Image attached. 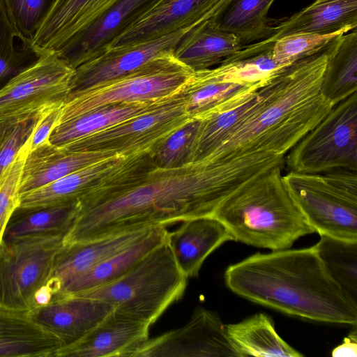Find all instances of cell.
Wrapping results in <instances>:
<instances>
[{
  "instance_id": "cell-24",
  "label": "cell",
  "mask_w": 357,
  "mask_h": 357,
  "mask_svg": "<svg viewBox=\"0 0 357 357\" xmlns=\"http://www.w3.org/2000/svg\"><path fill=\"white\" fill-rule=\"evenodd\" d=\"M126 158V156L115 155L20 194L17 209L35 210L76 202L119 167Z\"/></svg>"
},
{
  "instance_id": "cell-7",
  "label": "cell",
  "mask_w": 357,
  "mask_h": 357,
  "mask_svg": "<svg viewBox=\"0 0 357 357\" xmlns=\"http://www.w3.org/2000/svg\"><path fill=\"white\" fill-rule=\"evenodd\" d=\"M192 71L173 54L157 57L132 72L85 91L70 93L56 122L66 121L111 104L155 101L177 93Z\"/></svg>"
},
{
  "instance_id": "cell-22",
  "label": "cell",
  "mask_w": 357,
  "mask_h": 357,
  "mask_svg": "<svg viewBox=\"0 0 357 357\" xmlns=\"http://www.w3.org/2000/svg\"><path fill=\"white\" fill-rule=\"evenodd\" d=\"M63 346L58 336L32 318L29 310L0 302L1 357H55Z\"/></svg>"
},
{
  "instance_id": "cell-6",
  "label": "cell",
  "mask_w": 357,
  "mask_h": 357,
  "mask_svg": "<svg viewBox=\"0 0 357 357\" xmlns=\"http://www.w3.org/2000/svg\"><path fill=\"white\" fill-rule=\"evenodd\" d=\"M282 181L314 232L357 241V172L340 169L321 174L290 171Z\"/></svg>"
},
{
  "instance_id": "cell-25",
  "label": "cell",
  "mask_w": 357,
  "mask_h": 357,
  "mask_svg": "<svg viewBox=\"0 0 357 357\" xmlns=\"http://www.w3.org/2000/svg\"><path fill=\"white\" fill-rule=\"evenodd\" d=\"M357 28V0H331L313 3L272 26L266 39L273 42L297 33L328 34Z\"/></svg>"
},
{
  "instance_id": "cell-28",
  "label": "cell",
  "mask_w": 357,
  "mask_h": 357,
  "mask_svg": "<svg viewBox=\"0 0 357 357\" xmlns=\"http://www.w3.org/2000/svg\"><path fill=\"white\" fill-rule=\"evenodd\" d=\"M169 98L155 101L111 104L76 118L56 122L48 141L58 146H66L151 110Z\"/></svg>"
},
{
  "instance_id": "cell-40",
  "label": "cell",
  "mask_w": 357,
  "mask_h": 357,
  "mask_svg": "<svg viewBox=\"0 0 357 357\" xmlns=\"http://www.w3.org/2000/svg\"><path fill=\"white\" fill-rule=\"evenodd\" d=\"M45 111L20 119L6 136L0 146V176L29 140Z\"/></svg>"
},
{
  "instance_id": "cell-34",
  "label": "cell",
  "mask_w": 357,
  "mask_h": 357,
  "mask_svg": "<svg viewBox=\"0 0 357 357\" xmlns=\"http://www.w3.org/2000/svg\"><path fill=\"white\" fill-rule=\"evenodd\" d=\"M77 212V202L35 210L16 209L4 232L3 240L46 232L67 234Z\"/></svg>"
},
{
  "instance_id": "cell-13",
  "label": "cell",
  "mask_w": 357,
  "mask_h": 357,
  "mask_svg": "<svg viewBox=\"0 0 357 357\" xmlns=\"http://www.w3.org/2000/svg\"><path fill=\"white\" fill-rule=\"evenodd\" d=\"M267 79L261 81L242 60L227 58L218 67L192 72L181 95L190 117L201 120L230 100L262 86Z\"/></svg>"
},
{
  "instance_id": "cell-14",
  "label": "cell",
  "mask_w": 357,
  "mask_h": 357,
  "mask_svg": "<svg viewBox=\"0 0 357 357\" xmlns=\"http://www.w3.org/2000/svg\"><path fill=\"white\" fill-rule=\"evenodd\" d=\"M198 24L178 29L155 39L108 49L101 55L75 69L70 93L81 92L121 77L152 59L173 54L182 38Z\"/></svg>"
},
{
  "instance_id": "cell-42",
  "label": "cell",
  "mask_w": 357,
  "mask_h": 357,
  "mask_svg": "<svg viewBox=\"0 0 357 357\" xmlns=\"http://www.w3.org/2000/svg\"><path fill=\"white\" fill-rule=\"evenodd\" d=\"M348 337L344 339L343 342L335 347L332 351L333 356L356 357L357 356V331L356 325Z\"/></svg>"
},
{
  "instance_id": "cell-35",
  "label": "cell",
  "mask_w": 357,
  "mask_h": 357,
  "mask_svg": "<svg viewBox=\"0 0 357 357\" xmlns=\"http://www.w3.org/2000/svg\"><path fill=\"white\" fill-rule=\"evenodd\" d=\"M350 31L344 29L328 34L297 33L284 36L273 41V58L278 64L289 66L317 53L339 36Z\"/></svg>"
},
{
  "instance_id": "cell-27",
  "label": "cell",
  "mask_w": 357,
  "mask_h": 357,
  "mask_svg": "<svg viewBox=\"0 0 357 357\" xmlns=\"http://www.w3.org/2000/svg\"><path fill=\"white\" fill-rule=\"evenodd\" d=\"M210 19L190 31L174 51L176 59L193 72L220 64L245 46L235 35L216 28Z\"/></svg>"
},
{
  "instance_id": "cell-33",
  "label": "cell",
  "mask_w": 357,
  "mask_h": 357,
  "mask_svg": "<svg viewBox=\"0 0 357 357\" xmlns=\"http://www.w3.org/2000/svg\"><path fill=\"white\" fill-rule=\"evenodd\" d=\"M313 247L331 277L357 302V241L320 235Z\"/></svg>"
},
{
  "instance_id": "cell-19",
  "label": "cell",
  "mask_w": 357,
  "mask_h": 357,
  "mask_svg": "<svg viewBox=\"0 0 357 357\" xmlns=\"http://www.w3.org/2000/svg\"><path fill=\"white\" fill-rule=\"evenodd\" d=\"M152 228L63 245L54 259L44 287L52 297L67 283L128 248L145 236Z\"/></svg>"
},
{
  "instance_id": "cell-11",
  "label": "cell",
  "mask_w": 357,
  "mask_h": 357,
  "mask_svg": "<svg viewBox=\"0 0 357 357\" xmlns=\"http://www.w3.org/2000/svg\"><path fill=\"white\" fill-rule=\"evenodd\" d=\"M36 57L0 88V119L43 112L63 104L70 95L75 68L55 53Z\"/></svg>"
},
{
  "instance_id": "cell-37",
  "label": "cell",
  "mask_w": 357,
  "mask_h": 357,
  "mask_svg": "<svg viewBox=\"0 0 357 357\" xmlns=\"http://www.w3.org/2000/svg\"><path fill=\"white\" fill-rule=\"evenodd\" d=\"M54 0H3L9 20L23 46L31 43Z\"/></svg>"
},
{
  "instance_id": "cell-39",
  "label": "cell",
  "mask_w": 357,
  "mask_h": 357,
  "mask_svg": "<svg viewBox=\"0 0 357 357\" xmlns=\"http://www.w3.org/2000/svg\"><path fill=\"white\" fill-rule=\"evenodd\" d=\"M17 34L11 24L4 7L0 0V84L20 72L26 59L34 54L31 49L22 45L17 49L14 38Z\"/></svg>"
},
{
  "instance_id": "cell-30",
  "label": "cell",
  "mask_w": 357,
  "mask_h": 357,
  "mask_svg": "<svg viewBox=\"0 0 357 357\" xmlns=\"http://www.w3.org/2000/svg\"><path fill=\"white\" fill-rule=\"evenodd\" d=\"M260 87L230 100L199 120L192 146V162L204 160L225 139L253 107Z\"/></svg>"
},
{
  "instance_id": "cell-38",
  "label": "cell",
  "mask_w": 357,
  "mask_h": 357,
  "mask_svg": "<svg viewBox=\"0 0 357 357\" xmlns=\"http://www.w3.org/2000/svg\"><path fill=\"white\" fill-rule=\"evenodd\" d=\"M31 137L0 176V245L6 226L19 206V186Z\"/></svg>"
},
{
  "instance_id": "cell-44",
  "label": "cell",
  "mask_w": 357,
  "mask_h": 357,
  "mask_svg": "<svg viewBox=\"0 0 357 357\" xmlns=\"http://www.w3.org/2000/svg\"><path fill=\"white\" fill-rule=\"evenodd\" d=\"M331 1V0H314V3H321L323 1Z\"/></svg>"
},
{
  "instance_id": "cell-10",
  "label": "cell",
  "mask_w": 357,
  "mask_h": 357,
  "mask_svg": "<svg viewBox=\"0 0 357 357\" xmlns=\"http://www.w3.org/2000/svg\"><path fill=\"white\" fill-rule=\"evenodd\" d=\"M190 120L180 90L151 110L61 147L74 151H112L126 157L151 153Z\"/></svg>"
},
{
  "instance_id": "cell-31",
  "label": "cell",
  "mask_w": 357,
  "mask_h": 357,
  "mask_svg": "<svg viewBox=\"0 0 357 357\" xmlns=\"http://www.w3.org/2000/svg\"><path fill=\"white\" fill-rule=\"evenodd\" d=\"M357 91V31L346 33L328 46L321 92L334 105Z\"/></svg>"
},
{
  "instance_id": "cell-26",
  "label": "cell",
  "mask_w": 357,
  "mask_h": 357,
  "mask_svg": "<svg viewBox=\"0 0 357 357\" xmlns=\"http://www.w3.org/2000/svg\"><path fill=\"white\" fill-rule=\"evenodd\" d=\"M167 232L165 226L153 227L145 236L128 248L67 283L52 297V299L79 294L115 280L163 243Z\"/></svg>"
},
{
  "instance_id": "cell-17",
  "label": "cell",
  "mask_w": 357,
  "mask_h": 357,
  "mask_svg": "<svg viewBox=\"0 0 357 357\" xmlns=\"http://www.w3.org/2000/svg\"><path fill=\"white\" fill-rule=\"evenodd\" d=\"M149 328L113 310L81 339L61 347L55 357H130L149 338Z\"/></svg>"
},
{
  "instance_id": "cell-5",
  "label": "cell",
  "mask_w": 357,
  "mask_h": 357,
  "mask_svg": "<svg viewBox=\"0 0 357 357\" xmlns=\"http://www.w3.org/2000/svg\"><path fill=\"white\" fill-rule=\"evenodd\" d=\"M188 279L165 239L119 278L77 295L104 301L114 311L151 326L183 297Z\"/></svg>"
},
{
  "instance_id": "cell-43",
  "label": "cell",
  "mask_w": 357,
  "mask_h": 357,
  "mask_svg": "<svg viewBox=\"0 0 357 357\" xmlns=\"http://www.w3.org/2000/svg\"><path fill=\"white\" fill-rule=\"evenodd\" d=\"M20 119L22 118L0 119V146L11 128Z\"/></svg>"
},
{
  "instance_id": "cell-1",
  "label": "cell",
  "mask_w": 357,
  "mask_h": 357,
  "mask_svg": "<svg viewBox=\"0 0 357 357\" xmlns=\"http://www.w3.org/2000/svg\"><path fill=\"white\" fill-rule=\"evenodd\" d=\"M264 154L164 169L150 153L128 156L77 202L63 245L213 217L229 197L272 168Z\"/></svg>"
},
{
  "instance_id": "cell-9",
  "label": "cell",
  "mask_w": 357,
  "mask_h": 357,
  "mask_svg": "<svg viewBox=\"0 0 357 357\" xmlns=\"http://www.w3.org/2000/svg\"><path fill=\"white\" fill-rule=\"evenodd\" d=\"M65 234L46 232L3 240L0 245V302L31 312L50 275Z\"/></svg>"
},
{
  "instance_id": "cell-2",
  "label": "cell",
  "mask_w": 357,
  "mask_h": 357,
  "mask_svg": "<svg viewBox=\"0 0 357 357\" xmlns=\"http://www.w3.org/2000/svg\"><path fill=\"white\" fill-rule=\"evenodd\" d=\"M328 45L272 75L259 89L249 113L202 161L224 162L259 153L285 156L334 106L321 92Z\"/></svg>"
},
{
  "instance_id": "cell-15",
  "label": "cell",
  "mask_w": 357,
  "mask_h": 357,
  "mask_svg": "<svg viewBox=\"0 0 357 357\" xmlns=\"http://www.w3.org/2000/svg\"><path fill=\"white\" fill-rule=\"evenodd\" d=\"M160 1L116 0L57 55L75 69L107 51L117 38L141 20Z\"/></svg>"
},
{
  "instance_id": "cell-4",
  "label": "cell",
  "mask_w": 357,
  "mask_h": 357,
  "mask_svg": "<svg viewBox=\"0 0 357 357\" xmlns=\"http://www.w3.org/2000/svg\"><path fill=\"white\" fill-rule=\"evenodd\" d=\"M276 166L226 199L213 217L233 241L271 250L289 249L301 236L314 233L282 181Z\"/></svg>"
},
{
  "instance_id": "cell-41",
  "label": "cell",
  "mask_w": 357,
  "mask_h": 357,
  "mask_svg": "<svg viewBox=\"0 0 357 357\" xmlns=\"http://www.w3.org/2000/svg\"><path fill=\"white\" fill-rule=\"evenodd\" d=\"M63 104L47 109L42 115L31 135L29 151L48 140L50 132L59 117Z\"/></svg>"
},
{
  "instance_id": "cell-18",
  "label": "cell",
  "mask_w": 357,
  "mask_h": 357,
  "mask_svg": "<svg viewBox=\"0 0 357 357\" xmlns=\"http://www.w3.org/2000/svg\"><path fill=\"white\" fill-rule=\"evenodd\" d=\"M227 0H161L109 48L157 38L211 18Z\"/></svg>"
},
{
  "instance_id": "cell-12",
  "label": "cell",
  "mask_w": 357,
  "mask_h": 357,
  "mask_svg": "<svg viewBox=\"0 0 357 357\" xmlns=\"http://www.w3.org/2000/svg\"><path fill=\"white\" fill-rule=\"evenodd\" d=\"M239 356L216 312L202 307L183 326L148 339L130 357Z\"/></svg>"
},
{
  "instance_id": "cell-8",
  "label": "cell",
  "mask_w": 357,
  "mask_h": 357,
  "mask_svg": "<svg viewBox=\"0 0 357 357\" xmlns=\"http://www.w3.org/2000/svg\"><path fill=\"white\" fill-rule=\"evenodd\" d=\"M290 171L357 172V91L335 104L284 156Z\"/></svg>"
},
{
  "instance_id": "cell-16",
  "label": "cell",
  "mask_w": 357,
  "mask_h": 357,
  "mask_svg": "<svg viewBox=\"0 0 357 357\" xmlns=\"http://www.w3.org/2000/svg\"><path fill=\"white\" fill-rule=\"evenodd\" d=\"M116 1L54 0L31 43L33 54H58Z\"/></svg>"
},
{
  "instance_id": "cell-32",
  "label": "cell",
  "mask_w": 357,
  "mask_h": 357,
  "mask_svg": "<svg viewBox=\"0 0 357 357\" xmlns=\"http://www.w3.org/2000/svg\"><path fill=\"white\" fill-rule=\"evenodd\" d=\"M275 0H227L211 17L218 29L246 44L271 34L268 10Z\"/></svg>"
},
{
  "instance_id": "cell-20",
  "label": "cell",
  "mask_w": 357,
  "mask_h": 357,
  "mask_svg": "<svg viewBox=\"0 0 357 357\" xmlns=\"http://www.w3.org/2000/svg\"><path fill=\"white\" fill-rule=\"evenodd\" d=\"M112 311L113 307L104 301L68 295L53 298L31 313L37 323L66 346L81 339Z\"/></svg>"
},
{
  "instance_id": "cell-29",
  "label": "cell",
  "mask_w": 357,
  "mask_h": 357,
  "mask_svg": "<svg viewBox=\"0 0 357 357\" xmlns=\"http://www.w3.org/2000/svg\"><path fill=\"white\" fill-rule=\"evenodd\" d=\"M225 330L240 357L303 356L277 333L272 319L264 313L225 324Z\"/></svg>"
},
{
  "instance_id": "cell-36",
  "label": "cell",
  "mask_w": 357,
  "mask_h": 357,
  "mask_svg": "<svg viewBox=\"0 0 357 357\" xmlns=\"http://www.w3.org/2000/svg\"><path fill=\"white\" fill-rule=\"evenodd\" d=\"M198 123L199 120H190L150 153L155 165L171 169L192 163V146Z\"/></svg>"
},
{
  "instance_id": "cell-3",
  "label": "cell",
  "mask_w": 357,
  "mask_h": 357,
  "mask_svg": "<svg viewBox=\"0 0 357 357\" xmlns=\"http://www.w3.org/2000/svg\"><path fill=\"white\" fill-rule=\"evenodd\" d=\"M224 277L234 294L289 315L357 324V302L331 277L313 246L257 252L228 266Z\"/></svg>"
},
{
  "instance_id": "cell-21",
  "label": "cell",
  "mask_w": 357,
  "mask_h": 357,
  "mask_svg": "<svg viewBox=\"0 0 357 357\" xmlns=\"http://www.w3.org/2000/svg\"><path fill=\"white\" fill-rule=\"evenodd\" d=\"M115 155L118 153L112 151H74L46 140L29 151L22 171L19 192L40 188Z\"/></svg>"
},
{
  "instance_id": "cell-23",
  "label": "cell",
  "mask_w": 357,
  "mask_h": 357,
  "mask_svg": "<svg viewBox=\"0 0 357 357\" xmlns=\"http://www.w3.org/2000/svg\"><path fill=\"white\" fill-rule=\"evenodd\" d=\"M228 241H233L231 235L213 217L185 220L166 236L176 264L188 278L198 276L208 256Z\"/></svg>"
}]
</instances>
